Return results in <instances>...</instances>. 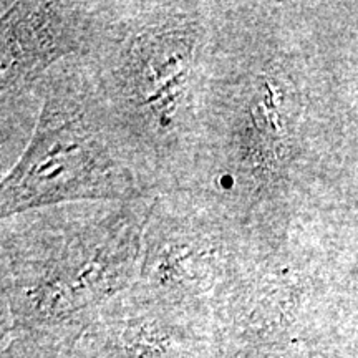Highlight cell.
Segmentation results:
<instances>
[{"instance_id": "6da1fadb", "label": "cell", "mask_w": 358, "mask_h": 358, "mask_svg": "<svg viewBox=\"0 0 358 358\" xmlns=\"http://www.w3.org/2000/svg\"><path fill=\"white\" fill-rule=\"evenodd\" d=\"M131 173L77 103L45 105L34 140L2 187V216L78 199L134 198Z\"/></svg>"}, {"instance_id": "7a4b0ae2", "label": "cell", "mask_w": 358, "mask_h": 358, "mask_svg": "<svg viewBox=\"0 0 358 358\" xmlns=\"http://www.w3.org/2000/svg\"><path fill=\"white\" fill-rule=\"evenodd\" d=\"M201 47L199 24L186 15L140 27L111 69L110 96L134 136L166 146L191 105Z\"/></svg>"}, {"instance_id": "3957f363", "label": "cell", "mask_w": 358, "mask_h": 358, "mask_svg": "<svg viewBox=\"0 0 358 358\" xmlns=\"http://www.w3.org/2000/svg\"><path fill=\"white\" fill-rule=\"evenodd\" d=\"M231 245L217 222L198 211H182L156 204L148 214L143 234L141 271L159 284L201 279L224 261H231Z\"/></svg>"}, {"instance_id": "277c9868", "label": "cell", "mask_w": 358, "mask_h": 358, "mask_svg": "<svg viewBox=\"0 0 358 358\" xmlns=\"http://www.w3.org/2000/svg\"><path fill=\"white\" fill-rule=\"evenodd\" d=\"M2 85L20 88L50 64L73 52L82 25L57 3H17L2 22Z\"/></svg>"}]
</instances>
